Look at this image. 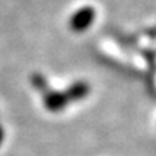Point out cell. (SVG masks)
<instances>
[{
	"label": "cell",
	"mask_w": 156,
	"mask_h": 156,
	"mask_svg": "<svg viewBox=\"0 0 156 156\" xmlns=\"http://www.w3.org/2000/svg\"><path fill=\"white\" fill-rule=\"evenodd\" d=\"M94 22V10L91 7H84L75 13L71 19V28L75 32H83Z\"/></svg>",
	"instance_id": "6da1fadb"
},
{
	"label": "cell",
	"mask_w": 156,
	"mask_h": 156,
	"mask_svg": "<svg viewBox=\"0 0 156 156\" xmlns=\"http://www.w3.org/2000/svg\"><path fill=\"white\" fill-rule=\"evenodd\" d=\"M69 103V100L67 98V95L64 93H58V91H49L46 93L44 97V104L49 112H62L67 104Z\"/></svg>",
	"instance_id": "7a4b0ae2"
},
{
	"label": "cell",
	"mask_w": 156,
	"mask_h": 156,
	"mask_svg": "<svg viewBox=\"0 0 156 156\" xmlns=\"http://www.w3.org/2000/svg\"><path fill=\"white\" fill-rule=\"evenodd\" d=\"M88 93H90L88 84L75 83L68 88V91L65 93V95H67V98L69 101H78V100H83L84 97H87Z\"/></svg>",
	"instance_id": "3957f363"
},
{
	"label": "cell",
	"mask_w": 156,
	"mask_h": 156,
	"mask_svg": "<svg viewBox=\"0 0 156 156\" xmlns=\"http://www.w3.org/2000/svg\"><path fill=\"white\" fill-rule=\"evenodd\" d=\"M32 81H34V85L38 90H44L45 88V80L41 77V75H35V77L32 78Z\"/></svg>",
	"instance_id": "277c9868"
},
{
	"label": "cell",
	"mask_w": 156,
	"mask_h": 156,
	"mask_svg": "<svg viewBox=\"0 0 156 156\" xmlns=\"http://www.w3.org/2000/svg\"><path fill=\"white\" fill-rule=\"evenodd\" d=\"M2 140H3V129L0 127V143H2Z\"/></svg>",
	"instance_id": "5b68a950"
}]
</instances>
